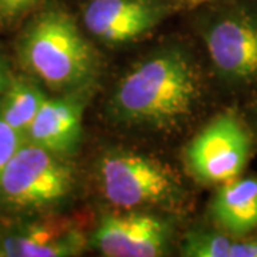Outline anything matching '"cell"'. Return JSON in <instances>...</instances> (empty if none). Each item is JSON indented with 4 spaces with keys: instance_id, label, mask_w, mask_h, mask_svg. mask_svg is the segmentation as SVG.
I'll use <instances>...</instances> for the list:
<instances>
[{
    "instance_id": "obj_15",
    "label": "cell",
    "mask_w": 257,
    "mask_h": 257,
    "mask_svg": "<svg viewBox=\"0 0 257 257\" xmlns=\"http://www.w3.org/2000/svg\"><path fill=\"white\" fill-rule=\"evenodd\" d=\"M25 138L0 117V177L10 159L18 152Z\"/></svg>"
},
{
    "instance_id": "obj_1",
    "label": "cell",
    "mask_w": 257,
    "mask_h": 257,
    "mask_svg": "<svg viewBox=\"0 0 257 257\" xmlns=\"http://www.w3.org/2000/svg\"><path fill=\"white\" fill-rule=\"evenodd\" d=\"M203 96V73L196 57L182 45H167L120 77L106 114L121 127L175 133L196 116Z\"/></svg>"
},
{
    "instance_id": "obj_3",
    "label": "cell",
    "mask_w": 257,
    "mask_h": 257,
    "mask_svg": "<svg viewBox=\"0 0 257 257\" xmlns=\"http://www.w3.org/2000/svg\"><path fill=\"white\" fill-rule=\"evenodd\" d=\"M96 177L103 197L120 210L177 211L189 194L169 163L135 150L104 152L97 160Z\"/></svg>"
},
{
    "instance_id": "obj_10",
    "label": "cell",
    "mask_w": 257,
    "mask_h": 257,
    "mask_svg": "<svg viewBox=\"0 0 257 257\" xmlns=\"http://www.w3.org/2000/svg\"><path fill=\"white\" fill-rule=\"evenodd\" d=\"M94 89L96 83L46 97L29 126L25 140L57 156L74 155L82 143L83 114Z\"/></svg>"
},
{
    "instance_id": "obj_12",
    "label": "cell",
    "mask_w": 257,
    "mask_h": 257,
    "mask_svg": "<svg viewBox=\"0 0 257 257\" xmlns=\"http://www.w3.org/2000/svg\"><path fill=\"white\" fill-rule=\"evenodd\" d=\"M46 97L33 77L12 74L9 86L0 96V117L25 138Z\"/></svg>"
},
{
    "instance_id": "obj_5",
    "label": "cell",
    "mask_w": 257,
    "mask_h": 257,
    "mask_svg": "<svg viewBox=\"0 0 257 257\" xmlns=\"http://www.w3.org/2000/svg\"><path fill=\"white\" fill-rule=\"evenodd\" d=\"M253 152V136L234 111L210 120L187 143L184 163L200 183L223 184L237 179Z\"/></svg>"
},
{
    "instance_id": "obj_2",
    "label": "cell",
    "mask_w": 257,
    "mask_h": 257,
    "mask_svg": "<svg viewBox=\"0 0 257 257\" xmlns=\"http://www.w3.org/2000/svg\"><path fill=\"white\" fill-rule=\"evenodd\" d=\"M16 52L30 77L57 94L94 84L100 70L96 49L72 13L56 2L39 6L29 16Z\"/></svg>"
},
{
    "instance_id": "obj_14",
    "label": "cell",
    "mask_w": 257,
    "mask_h": 257,
    "mask_svg": "<svg viewBox=\"0 0 257 257\" xmlns=\"http://www.w3.org/2000/svg\"><path fill=\"white\" fill-rule=\"evenodd\" d=\"M42 0H0V33L12 30L39 9Z\"/></svg>"
},
{
    "instance_id": "obj_18",
    "label": "cell",
    "mask_w": 257,
    "mask_h": 257,
    "mask_svg": "<svg viewBox=\"0 0 257 257\" xmlns=\"http://www.w3.org/2000/svg\"><path fill=\"white\" fill-rule=\"evenodd\" d=\"M253 119H254V124H256L257 127V101L254 103V106H253Z\"/></svg>"
},
{
    "instance_id": "obj_6",
    "label": "cell",
    "mask_w": 257,
    "mask_h": 257,
    "mask_svg": "<svg viewBox=\"0 0 257 257\" xmlns=\"http://www.w3.org/2000/svg\"><path fill=\"white\" fill-rule=\"evenodd\" d=\"M202 36L221 82L236 89L257 86V10H220L207 19Z\"/></svg>"
},
{
    "instance_id": "obj_17",
    "label": "cell",
    "mask_w": 257,
    "mask_h": 257,
    "mask_svg": "<svg viewBox=\"0 0 257 257\" xmlns=\"http://www.w3.org/2000/svg\"><path fill=\"white\" fill-rule=\"evenodd\" d=\"M173 3H176L177 6H192V5H197V3H202L203 0H172Z\"/></svg>"
},
{
    "instance_id": "obj_8",
    "label": "cell",
    "mask_w": 257,
    "mask_h": 257,
    "mask_svg": "<svg viewBox=\"0 0 257 257\" xmlns=\"http://www.w3.org/2000/svg\"><path fill=\"white\" fill-rule=\"evenodd\" d=\"M179 8L172 0H89L82 20L99 42L121 46L149 36Z\"/></svg>"
},
{
    "instance_id": "obj_13",
    "label": "cell",
    "mask_w": 257,
    "mask_h": 257,
    "mask_svg": "<svg viewBox=\"0 0 257 257\" xmlns=\"http://www.w3.org/2000/svg\"><path fill=\"white\" fill-rule=\"evenodd\" d=\"M187 257H257V234L231 236L217 230H192L183 237Z\"/></svg>"
},
{
    "instance_id": "obj_4",
    "label": "cell",
    "mask_w": 257,
    "mask_h": 257,
    "mask_svg": "<svg viewBox=\"0 0 257 257\" xmlns=\"http://www.w3.org/2000/svg\"><path fill=\"white\" fill-rule=\"evenodd\" d=\"M74 186V169L66 157L25 140L0 177V207L15 213L50 210L72 196Z\"/></svg>"
},
{
    "instance_id": "obj_11",
    "label": "cell",
    "mask_w": 257,
    "mask_h": 257,
    "mask_svg": "<svg viewBox=\"0 0 257 257\" xmlns=\"http://www.w3.org/2000/svg\"><path fill=\"white\" fill-rule=\"evenodd\" d=\"M210 216L221 231L247 236L257 230V176L220 184L210 203Z\"/></svg>"
},
{
    "instance_id": "obj_9",
    "label": "cell",
    "mask_w": 257,
    "mask_h": 257,
    "mask_svg": "<svg viewBox=\"0 0 257 257\" xmlns=\"http://www.w3.org/2000/svg\"><path fill=\"white\" fill-rule=\"evenodd\" d=\"M79 217L50 216L23 221L0 231V257H72L87 247Z\"/></svg>"
},
{
    "instance_id": "obj_16",
    "label": "cell",
    "mask_w": 257,
    "mask_h": 257,
    "mask_svg": "<svg viewBox=\"0 0 257 257\" xmlns=\"http://www.w3.org/2000/svg\"><path fill=\"white\" fill-rule=\"evenodd\" d=\"M10 79H12V73L8 67V63H6L5 57L0 55V96L5 93L6 87L9 86Z\"/></svg>"
},
{
    "instance_id": "obj_7",
    "label": "cell",
    "mask_w": 257,
    "mask_h": 257,
    "mask_svg": "<svg viewBox=\"0 0 257 257\" xmlns=\"http://www.w3.org/2000/svg\"><path fill=\"white\" fill-rule=\"evenodd\" d=\"M173 243V224L155 210L104 213L89 244L106 257H159Z\"/></svg>"
}]
</instances>
